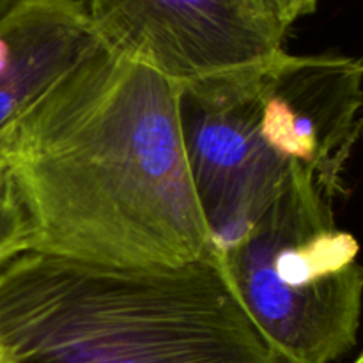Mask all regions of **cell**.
Instances as JSON below:
<instances>
[{
	"mask_svg": "<svg viewBox=\"0 0 363 363\" xmlns=\"http://www.w3.org/2000/svg\"><path fill=\"white\" fill-rule=\"evenodd\" d=\"M32 252L108 268L216 254L191 179L181 85L99 43L0 131Z\"/></svg>",
	"mask_w": 363,
	"mask_h": 363,
	"instance_id": "1",
	"label": "cell"
},
{
	"mask_svg": "<svg viewBox=\"0 0 363 363\" xmlns=\"http://www.w3.org/2000/svg\"><path fill=\"white\" fill-rule=\"evenodd\" d=\"M0 351L6 363H286L218 254L147 269L20 255L0 268Z\"/></svg>",
	"mask_w": 363,
	"mask_h": 363,
	"instance_id": "2",
	"label": "cell"
},
{
	"mask_svg": "<svg viewBox=\"0 0 363 363\" xmlns=\"http://www.w3.org/2000/svg\"><path fill=\"white\" fill-rule=\"evenodd\" d=\"M333 195L294 163L248 233L218 255L238 300L286 363H333L357 346L360 245L337 227Z\"/></svg>",
	"mask_w": 363,
	"mask_h": 363,
	"instance_id": "3",
	"label": "cell"
},
{
	"mask_svg": "<svg viewBox=\"0 0 363 363\" xmlns=\"http://www.w3.org/2000/svg\"><path fill=\"white\" fill-rule=\"evenodd\" d=\"M105 46L181 87L261 73L287 30L259 0H87Z\"/></svg>",
	"mask_w": 363,
	"mask_h": 363,
	"instance_id": "4",
	"label": "cell"
},
{
	"mask_svg": "<svg viewBox=\"0 0 363 363\" xmlns=\"http://www.w3.org/2000/svg\"><path fill=\"white\" fill-rule=\"evenodd\" d=\"M261 73L181 87L191 179L218 255L248 233L294 165L261 135Z\"/></svg>",
	"mask_w": 363,
	"mask_h": 363,
	"instance_id": "5",
	"label": "cell"
},
{
	"mask_svg": "<svg viewBox=\"0 0 363 363\" xmlns=\"http://www.w3.org/2000/svg\"><path fill=\"white\" fill-rule=\"evenodd\" d=\"M363 60L286 53L259 74L261 135L275 155L318 174L335 197L363 130Z\"/></svg>",
	"mask_w": 363,
	"mask_h": 363,
	"instance_id": "6",
	"label": "cell"
},
{
	"mask_svg": "<svg viewBox=\"0 0 363 363\" xmlns=\"http://www.w3.org/2000/svg\"><path fill=\"white\" fill-rule=\"evenodd\" d=\"M99 43L87 0H14L0 16V131Z\"/></svg>",
	"mask_w": 363,
	"mask_h": 363,
	"instance_id": "7",
	"label": "cell"
},
{
	"mask_svg": "<svg viewBox=\"0 0 363 363\" xmlns=\"http://www.w3.org/2000/svg\"><path fill=\"white\" fill-rule=\"evenodd\" d=\"M34 227L18 188L7 170L0 183V268L32 252Z\"/></svg>",
	"mask_w": 363,
	"mask_h": 363,
	"instance_id": "8",
	"label": "cell"
},
{
	"mask_svg": "<svg viewBox=\"0 0 363 363\" xmlns=\"http://www.w3.org/2000/svg\"><path fill=\"white\" fill-rule=\"evenodd\" d=\"M259 2L286 30H289L298 20L318 9L319 0H259Z\"/></svg>",
	"mask_w": 363,
	"mask_h": 363,
	"instance_id": "9",
	"label": "cell"
},
{
	"mask_svg": "<svg viewBox=\"0 0 363 363\" xmlns=\"http://www.w3.org/2000/svg\"><path fill=\"white\" fill-rule=\"evenodd\" d=\"M7 174V162H6V155H4L2 147H0V183H2V179L6 177Z\"/></svg>",
	"mask_w": 363,
	"mask_h": 363,
	"instance_id": "10",
	"label": "cell"
},
{
	"mask_svg": "<svg viewBox=\"0 0 363 363\" xmlns=\"http://www.w3.org/2000/svg\"><path fill=\"white\" fill-rule=\"evenodd\" d=\"M13 2H14V0H0V16H2V14L6 13L7 7H9Z\"/></svg>",
	"mask_w": 363,
	"mask_h": 363,
	"instance_id": "11",
	"label": "cell"
},
{
	"mask_svg": "<svg viewBox=\"0 0 363 363\" xmlns=\"http://www.w3.org/2000/svg\"><path fill=\"white\" fill-rule=\"evenodd\" d=\"M0 363H6V354L2 351H0Z\"/></svg>",
	"mask_w": 363,
	"mask_h": 363,
	"instance_id": "12",
	"label": "cell"
},
{
	"mask_svg": "<svg viewBox=\"0 0 363 363\" xmlns=\"http://www.w3.org/2000/svg\"><path fill=\"white\" fill-rule=\"evenodd\" d=\"M354 363H363V351L360 353V357H358L357 360H354Z\"/></svg>",
	"mask_w": 363,
	"mask_h": 363,
	"instance_id": "13",
	"label": "cell"
},
{
	"mask_svg": "<svg viewBox=\"0 0 363 363\" xmlns=\"http://www.w3.org/2000/svg\"><path fill=\"white\" fill-rule=\"evenodd\" d=\"M362 126H363V116H362Z\"/></svg>",
	"mask_w": 363,
	"mask_h": 363,
	"instance_id": "14",
	"label": "cell"
},
{
	"mask_svg": "<svg viewBox=\"0 0 363 363\" xmlns=\"http://www.w3.org/2000/svg\"><path fill=\"white\" fill-rule=\"evenodd\" d=\"M353 363H354V362H353Z\"/></svg>",
	"mask_w": 363,
	"mask_h": 363,
	"instance_id": "15",
	"label": "cell"
}]
</instances>
